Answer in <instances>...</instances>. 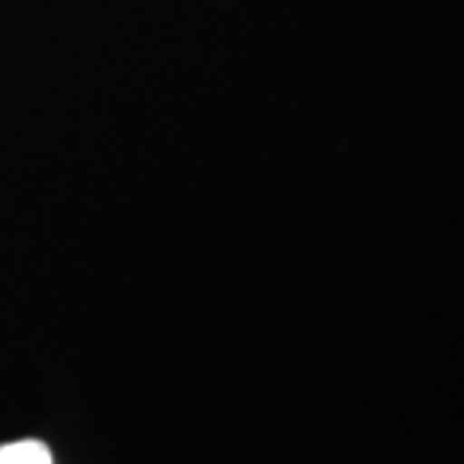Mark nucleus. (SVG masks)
<instances>
[{
	"label": "nucleus",
	"mask_w": 464,
	"mask_h": 464,
	"mask_svg": "<svg viewBox=\"0 0 464 464\" xmlns=\"http://www.w3.org/2000/svg\"><path fill=\"white\" fill-rule=\"evenodd\" d=\"M0 464H52V452L43 440H15L0 447Z\"/></svg>",
	"instance_id": "1"
}]
</instances>
